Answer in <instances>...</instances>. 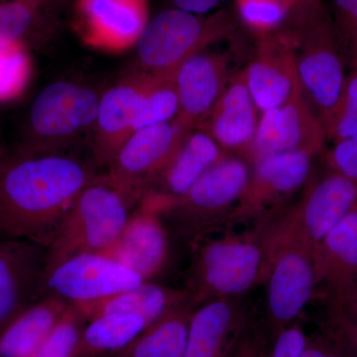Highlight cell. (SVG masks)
I'll return each mask as SVG.
<instances>
[{
    "instance_id": "6da1fadb",
    "label": "cell",
    "mask_w": 357,
    "mask_h": 357,
    "mask_svg": "<svg viewBox=\"0 0 357 357\" xmlns=\"http://www.w3.org/2000/svg\"><path fill=\"white\" fill-rule=\"evenodd\" d=\"M98 177L62 154L8 157L0 170V234L48 248L79 192Z\"/></svg>"
},
{
    "instance_id": "7a4b0ae2",
    "label": "cell",
    "mask_w": 357,
    "mask_h": 357,
    "mask_svg": "<svg viewBox=\"0 0 357 357\" xmlns=\"http://www.w3.org/2000/svg\"><path fill=\"white\" fill-rule=\"evenodd\" d=\"M281 28L292 42L303 95L326 128L347 76L332 15L321 0H296Z\"/></svg>"
},
{
    "instance_id": "3957f363",
    "label": "cell",
    "mask_w": 357,
    "mask_h": 357,
    "mask_svg": "<svg viewBox=\"0 0 357 357\" xmlns=\"http://www.w3.org/2000/svg\"><path fill=\"white\" fill-rule=\"evenodd\" d=\"M271 225L199 246L185 290L197 307L218 298L241 297L265 281Z\"/></svg>"
},
{
    "instance_id": "277c9868",
    "label": "cell",
    "mask_w": 357,
    "mask_h": 357,
    "mask_svg": "<svg viewBox=\"0 0 357 357\" xmlns=\"http://www.w3.org/2000/svg\"><path fill=\"white\" fill-rule=\"evenodd\" d=\"M137 202L103 177L79 192L45 255V275L74 256L109 248Z\"/></svg>"
},
{
    "instance_id": "5b68a950",
    "label": "cell",
    "mask_w": 357,
    "mask_h": 357,
    "mask_svg": "<svg viewBox=\"0 0 357 357\" xmlns=\"http://www.w3.org/2000/svg\"><path fill=\"white\" fill-rule=\"evenodd\" d=\"M234 29L231 18L223 11L203 16L175 8L157 14L135 46L141 72L174 77L187 59L227 38Z\"/></svg>"
},
{
    "instance_id": "8992f818",
    "label": "cell",
    "mask_w": 357,
    "mask_h": 357,
    "mask_svg": "<svg viewBox=\"0 0 357 357\" xmlns=\"http://www.w3.org/2000/svg\"><path fill=\"white\" fill-rule=\"evenodd\" d=\"M251 164L227 154L202 176L183 196L167 204L163 217L190 241L201 237L222 222H229L250 178Z\"/></svg>"
},
{
    "instance_id": "52a82bcc",
    "label": "cell",
    "mask_w": 357,
    "mask_h": 357,
    "mask_svg": "<svg viewBox=\"0 0 357 357\" xmlns=\"http://www.w3.org/2000/svg\"><path fill=\"white\" fill-rule=\"evenodd\" d=\"M266 328L270 338L292 325L311 302L317 282L312 253L272 223L268 241Z\"/></svg>"
},
{
    "instance_id": "ba28073f",
    "label": "cell",
    "mask_w": 357,
    "mask_h": 357,
    "mask_svg": "<svg viewBox=\"0 0 357 357\" xmlns=\"http://www.w3.org/2000/svg\"><path fill=\"white\" fill-rule=\"evenodd\" d=\"M100 96L84 84L59 81L33 100L28 116L31 150L23 154L55 153L82 134L93 131Z\"/></svg>"
},
{
    "instance_id": "9c48e42d",
    "label": "cell",
    "mask_w": 357,
    "mask_h": 357,
    "mask_svg": "<svg viewBox=\"0 0 357 357\" xmlns=\"http://www.w3.org/2000/svg\"><path fill=\"white\" fill-rule=\"evenodd\" d=\"M192 131L177 117L135 131L115 155L109 172L102 177L140 203Z\"/></svg>"
},
{
    "instance_id": "30bf717a",
    "label": "cell",
    "mask_w": 357,
    "mask_h": 357,
    "mask_svg": "<svg viewBox=\"0 0 357 357\" xmlns=\"http://www.w3.org/2000/svg\"><path fill=\"white\" fill-rule=\"evenodd\" d=\"M357 204V184L328 171L310 187L275 227L309 249L314 256L319 243Z\"/></svg>"
},
{
    "instance_id": "8fae6325",
    "label": "cell",
    "mask_w": 357,
    "mask_h": 357,
    "mask_svg": "<svg viewBox=\"0 0 357 357\" xmlns=\"http://www.w3.org/2000/svg\"><path fill=\"white\" fill-rule=\"evenodd\" d=\"M325 126L304 95L262 112L248 161L251 165L288 152L321 154L325 149Z\"/></svg>"
},
{
    "instance_id": "7c38bea8",
    "label": "cell",
    "mask_w": 357,
    "mask_h": 357,
    "mask_svg": "<svg viewBox=\"0 0 357 357\" xmlns=\"http://www.w3.org/2000/svg\"><path fill=\"white\" fill-rule=\"evenodd\" d=\"M142 278L102 253L70 257L44 276L43 298L57 296L70 304L93 302L137 287Z\"/></svg>"
},
{
    "instance_id": "4fadbf2b",
    "label": "cell",
    "mask_w": 357,
    "mask_h": 357,
    "mask_svg": "<svg viewBox=\"0 0 357 357\" xmlns=\"http://www.w3.org/2000/svg\"><path fill=\"white\" fill-rule=\"evenodd\" d=\"M314 155L288 152L253 165L243 196L229 222L262 220L286 204L309 180Z\"/></svg>"
},
{
    "instance_id": "5bb4252c",
    "label": "cell",
    "mask_w": 357,
    "mask_h": 357,
    "mask_svg": "<svg viewBox=\"0 0 357 357\" xmlns=\"http://www.w3.org/2000/svg\"><path fill=\"white\" fill-rule=\"evenodd\" d=\"M165 201L148 194L129 215L121 234L102 255L151 281L164 269L169 256V239L163 222Z\"/></svg>"
},
{
    "instance_id": "9a60e30c",
    "label": "cell",
    "mask_w": 357,
    "mask_h": 357,
    "mask_svg": "<svg viewBox=\"0 0 357 357\" xmlns=\"http://www.w3.org/2000/svg\"><path fill=\"white\" fill-rule=\"evenodd\" d=\"M149 20L148 0H77L73 26L86 46L121 53L136 46Z\"/></svg>"
},
{
    "instance_id": "2e32d148",
    "label": "cell",
    "mask_w": 357,
    "mask_h": 357,
    "mask_svg": "<svg viewBox=\"0 0 357 357\" xmlns=\"http://www.w3.org/2000/svg\"><path fill=\"white\" fill-rule=\"evenodd\" d=\"M45 255L27 239H0V333L43 298Z\"/></svg>"
},
{
    "instance_id": "e0dca14e",
    "label": "cell",
    "mask_w": 357,
    "mask_h": 357,
    "mask_svg": "<svg viewBox=\"0 0 357 357\" xmlns=\"http://www.w3.org/2000/svg\"><path fill=\"white\" fill-rule=\"evenodd\" d=\"M244 70L261 114L303 95L292 42L282 28L260 35L255 58Z\"/></svg>"
},
{
    "instance_id": "ac0fdd59",
    "label": "cell",
    "mask_w": 357,
    "mask_h": 357,
    "mask_svg": "<svg viewBox=\"0 0 357 357\" xmlns=\"http://www.w3.org/2000/svg\"><path fill=\"white\" fill-rule=\"evenodd\" d=\"M229 70L227 53L203 50L187 59L174 74L178 121L197 129L227 88Z\"/></svg>"
},
{
    "instance_id": "d6986e66",
    "label": "cell",
    "mask_w": 357,
    "mask_h": 357,
    "mask_svg": "<svg viewBox=\"0 0 357 357\" xmlns=\"http://www.w3.org/2000/svg\"><path fill=\"white\" fill-rule=\"evenodd\" d=\"M252 324L241 297L203 303L192 311L184 357H227Z\"/></svg>"
},
{
    "instance_id": "ffe728a7",
    "label": "cell",
    "mask_w": 357,
    "mask_h": 357,
    "mask_svg": "<svg viewBox=\"0 0 357 357\" xmlns=\"http://www.w3.org/2000/svg\"><path fill=\"white\" fill-rule=\"evenodd\" d=\"M258 112L243 70L230 79L197 129L208 134L227 153L248 160L259 122Z\"/></svg>"
},
{
    "instance_id": "44dd1931",
    "label": "cell",
    "mask_w": 357,
    "mask_h": 357,
    "mask_svg": "<svg viewBox=\"0 0 357 357\" xmlns=\"http://www.w3.org/2000/svg\"><path fill=\"white\" fill-rule=\"evenodd\" d=\"M150 77L148 73H136L100 96L93 132L96 160L102 165L109 167L122 145L134 133L141 98Z\"/></svg>"
},
{
    "instance_id": "7402d4cb",
    "label": "cell",
    "mask_w": 357,
    "mask_h": 357,
    "mask_svg": "<svg viewBox=\"0 0 357 357\" xmlns=\"http://www.w3.org/2000/svg\"><path fill=\"white\" fill-rule=\"evenodd\" d=\"M227 154L208 134L199 129L192 130L148 194L156 195L170 203L183 196Z\"/></svg>"
},
{
    "instance_id": "603a6c76",
    "label": "cell",
    "mask_w": 357,
    "mask_h": 357,
    "mask_svg": "<svg viewBox=\"0 0 357 357\" xmlns=\"http://www.w3.org/2000/svg\"><path fill=\"white\" fill-rule=\"evenodd\" d=\"M189 301H192L191 297L185 289L177 290L146 281L137 287L103 299L75 305L79 307L88 321L103 314H136L144 319L150 326Z\"/></svg>"
},
{
    "instance_id": "cb8c5ba5",
    "label": "cell",
    "mask_w": 357,
    "mask_h": 357,
    "mask_svg": "<svg viewBox=\"0 0 357 357\" xmlns=\"http://www.w3.org/2000/svg\"><path fill=\"white\" fill-rule=\"evenodd\" d=\"M318 286L326 296L357 276V204L319 243L314 253Z\"/></svg>"
},
{
    "instance_id": "d4e9b609",
    "label": "cell",
    "mask_w": 357,
    "mask_h": 357,
    "mask_svg": "<svg viewBox=\"0 0 357 357\" xmlns=\"http://www.w3.org/2000/svg\"><path fill=\"white\" fill-rule=\"evenodd\" d=\"M70 303L46 296L0 333V357H29L58 323Z\"/></svg>"
},
{
    "instance_id": "484cf974",
    "label": "cell",
    "mask_w": 357,
    "mask_h": 357,
    "mask_svg": "<svg viewBox=\"0 0 357 357\" xmlns=\"http://www.w3.org/2000/svg\"><path fill=\"white\" fill-rule=\"evenodd\" d=\"M196 307L192 301L181 305L109 357H184L190 319Z\"/></svg>"
},
{
    "instance_id": "4316f807",
    "label": "cell",
    "mask_w": 357,
    "mask_h": 357,
    "mask_svg": "<svg viewBox=\"0 0 357 357\" xmlns=\"http://www.w3.org/2000/svg\"><path fill=\"white\" fill-rule=\"evenodd\" d=\"M148 326L136 314H109L86 324L74 357H109L121 351Z\"/></svg>"
},
{
    "instance_id": "83f0119b",
    "label": "cell",
    "mask_w": 357,
    "mask_h": 357,
    "mask_svg": "<svg viewBox=\"0 0 357 357\" xmlns=\"http://www.w3.org/2000/svg\"><path fill=\"white\" fill-rule=\"evenodd\" d=\"M151 75L141 98L134 132L141 128L173 121L178 112V98L174 77Z\"/></svg>"
},
{
    "instance_id": "f1b7e54d",
    "label": "cell",
    "mask_w": 357,
    "mask_h": 357,
    "mask_svg": "<svg viewBox=\"0 0 357 357\" xmlns=\"http://www.w3.org/2000/svg\"><path fill=\"white\" fill-rule=\"evenodd\" d=\"M88 321L77 305L70 304L58 323L29 357H74Z\"/></svg>"
},
{
    "instance_id": "f546056e",
    "label": "cell",
    "mask_w": 357,
    "mask_h": 357,
    "mask_svg": "<svg viewBox=\"0 0 357 357\" xmlns=\"http://www.w3.org/2000/svg\"><path fill=\"white\" fill-rule=\"evenodd\" d=\"M33 63L26 44L0 48V103L23 95L31 79Z\"/></svg>"
},
{
    "instance_id": "4dcf8cb0",
    "label": "cell",
    "mask_w": 357,
    "mask_h": 357,
    "mask_svg": "<svg viewBox=\"0 0 357 357\" xmlns=\"http://www.w3.org/2000/svg\"><path fill=\"white\" fill-rule=\"evenodd\" d=\"M41 6L35 0H0V48L26 44Z\"/></svg>"
},
{
    "instance_id": "1f68e13d",
    "label": "cell",
    "mask_w": 357,
    "mask_h": 357,
    "mask_svg": "<svg viewBox=\"0 0 357 357\" xmlns=\"http://www.w3.org/2000/svg\"><path fill=\"white\" fill-rule=\"evenodd\" d=\"M239 16L260 35L280 29L296 0H236Z\"/></svg>"
},
{
    "instance_id": "d6a6232c",
    "label": "cell",
    "mask_w": 357,
    "mask_h": 357,
    "mask_svg": "<svg viewBox=\"0 0 357 357\" xmlns=\"http://www.w3.org/2000/svg\"><path fill=\"white\" fill-rule=\"evenodd\" d=\"M326 133V139L333 143L357 134V68L347 74L340 102Z\"/></svg>"
},
{
    "instance_id": "836d02e7",
    "label": "cell",
    "mask_w": 357,
    "mask_h": 357,
    "mask_svg": "<svg viewBox=\"0 0 357 357\" xmlns=\"http://www.w3.org/2000/svg\"><path fill=\"white\" fill-rule=\"evenodd\" d=\"M333 22L345 63L357 68V0H333Z\"/></svg>"
},
{
    "instance_id": "e575fe53",
    "label": "cell",
    "mask_w": 357,
    "mask_h": 357,
    "mask_svg": "<svg viewBox=\"0 0 357 357\" xmlns=\"http://www.w3.org/2000/svg\"><path fill=\"white\" fill-rule=\"evenodd\" d=\"M328 171L357 183V134L333 143L326 152Z\"/></svg>"
},
{
    "instance_id": "d590c367",
    "label": "cell",
    "mask_w": 357,
    "mask_h": 357,
    "mask_svg": "<svg viewBox=\"0 0 357 357\" xmlns=\"http://www.w3.org/2000/svg\"><path fill=\"white\" fill-rule=\"evenodd\" d=\"M321 330L342 345L352 357H357V321L345 317L335 307L326 305Z\"/></svg>"
},
{
    "instance_id": "8d00e7d4",
    "label": "cell",
    "mask_w": 357,
    "mask_h": 357,
    "mask_svg": "<svg viewBox=\"0 0 357 357\" xmlns=\"http://www.w3.org/2000/svg\"><path fill=\"white\" fill-rule=\"evenodd\" d=\"M307 335L300 319L276 333L270 342L267 357H300Z\"/></svg>"
},
{
    "instance_id": "74e56055",
    "label": "cell",
    "mask_w": 357,
    "mask_h": 357,
    "mask_svg": "<svg viewBox=\"0 0 357 357\" xmlns=\"http://www.w3.org/2000/svg\"><path fill=\"white\" fill-rule=\"evenodd\" d=\"M270 342L265 326L253 323L227 357H267Z\"/></svg>"
},
{
    "instance_id": "f35d334b",
    "label": "cell",
    "mask_w": 357,
    "mask_h": 357,
    "mask_svg": "<svg viewBox=\"0 0 357 357\" xmlns=\"http://www.w3.org/2000/svg\"><path fill=\"white\" fill-rule=\"evenodd\" d=\"M300 357H352L337 340L325 331L307 335L306 345Z\"/></svg>"
},
{
    "instance_id": "ab89813d",
    "label": "cell",
    "mask_w": 357,
    "mask_h": 357,
    "mask_svg": "<svg viewBox=\"0 0 357 357\" xmlns=\"http://www.w3.org/2000/svg\"><path fill=\"white\" fill-rule=\"evenodd\" d=\"M326 305L357 321V276L337 292L326 296Z\"/></svg>"
},
{
    "instance_id": "60d3db41",
    "label": "cell",
    "mask_w": 357,
    "mask_h": 357,
    "mask_svg": "<svg viewBox=\"0 0 357 357\" xmlns=\"http://www.w3.org/2000/svg\"><path fill=\"white\" fill-rule=\"evenodd\" d=\"M178 8L188 13L204 14L217 6L222 0H173Z\"/></svg>"
},
{
    "instance_id": "b9f144b4",
    "label": "cell",
    "mask_w": 357,
    "mask_h": 357,
    "mask_svg": "<svg viewBox=\"0 0 357 357\" xmlns=\"http://www.w3.org/2000/svg\"><path fill=\"white\" fill-rule=\"evenodd\" d=\"M7 159H8V156H7L6 149H4L3 145L0 141V170H1L2 166L4 165Z\"/></svg>"
},
{
    "instance_id": "7bdbcfd3",
    "label": "cell",
    "mask_w": 357,
    "mask_h": 357,
    "mask_svg": "<svg viewBox=\"0 0 357 357\" xmlns=\"http://www.w3.org/2000/svg\"><path fill=\"white\" fill-rule=\"evenodd\" d=\"M35 1L39 2L40 4H43L47 0H35Z\"/></svg>"
},
{
    "instance_id": "ee69618b",
    "label": "cell",
    "mask_w": 357,
    "mask_h": 357,
    "mask_svg": "<svg viewBox=\"0 0 357 357\" xmlns=\"http://www.w3.org/2000/svg\"><path fill=\"white\" fill-rule=\"evenodd\" d=\"M0 237H1V234H0Z\"/></svg>"
},
{
    "instance_id": "f6af8a7d",
    "label": "cell",
    "mask_w": 357,
    "mask_h": 357,
    "mask_svg": "<svg viewBox=\"0 0 357 357\" xmlns=\"http://www.w3.org/2000/svg\"><path fill=\"white\" fill-rule=\"evenodd\" d=\"M356 184H357V183H356Z\"/></svg>"
}]
</instances>
